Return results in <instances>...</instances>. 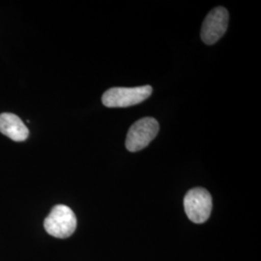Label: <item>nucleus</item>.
I'll return each mask as SVG.
<instances>
[{
  "label": "nucleus",
  "mask_w": 261,
  "mask_h": 261,
  "mask_svg": "<svg viewBox=\"0 0 261 261\" xmlns=\"http://www.w3.org/2000/svg\"><path fill=\"white\" fill-rule=\"evenodd\" d=\"M184 208L193 223L203 224L211 215L212 196L206 189L194 188L184 197Z\"/></svg>",
  "instance_id": "4"
},
{
  "label": "nucleus",
  "mask_w": 261,
  "mask_h": 261,
  "mask_svg": "<svg viewBox=\"0 0 261 261\" xmlns=\"http://www.w3.org/2000/svg\"><path fill=\"white\" fill-rule=\"evenodd\" d=\"M0 133L14 141L20 142L27 140L29 130L18 115L9 112L0 114Z\"/></svg>",
  "instance_id": "6"
},
{
  "label": "nucleus",
  "mask_w": 261,
  "mask_h": 261,
  "mask_svg": "<svg viewBox=\"0 0 261 261\" xmlns=\"http://www.w3.org/2000/svg\"><path fill=\"white\" fill-rule=\"evenodd\" d=\"M153 91L152 86L112 87L102 96L103 106L108 108H128L148 99Z\"/></svg>",
  "instance_id": "1"
},
{
  "label": "nucleus",
  "mask_w": 261,
  "mask_h": 261,
  "mask_svg": "<svg viewBox=\"0 0 261 261\" xmlns=\"http://www.w3.org/2000/svg\"><path fill=\"white\" fill-rule=\"evenodd\" d=\"M44 227L47 233L56 238H68L75 232L76 217L70 207L58 204L45 219Z\"/></svg>",
  "instance_id": "2"
},
{
  "label": "nucleus",
  "mask_w": 261,
  "mask_h": 261,
  "mask_svg": "<svg viewBox=\"0 0 261 261\" xmlns=\"http://www.w3.org/2000/svg\"><path fill=\"white\" fill-rule=\"evenodd\" d=\"M229 15L224 7H216L208 13L202 23L200 37L206 45H214L223 37L228 27Z\"/></svg>",
  "instance_id": "5"
},
{
  "label": "nucleus",
  "mask_w": 261,
  "mask_h": 261,
  "mask_svg": "<svg viewBox=\"0 0 261 261\" xmlns=\"http://www.w3.org/2000/svg\"><path fill=\"white\" fill-rule=\"evenodd\" d=\"M160 130L158 121L153 117H144L134 123L128 130L126 148L130 152L144 149L154 140Z\"/></svg>",
  "instance_id": "3"
}]
</instances>
